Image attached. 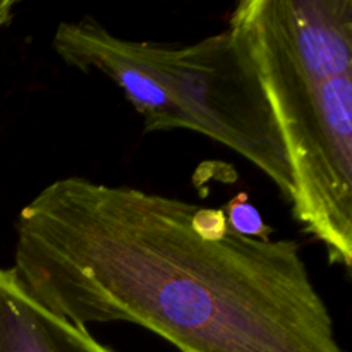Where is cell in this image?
Masks as SVG:
<instances>
[{
	"label": "cell",
	"mask_w": 352,
	"mask_h": 352,
	"mask_svg": "<svg viewBox=\"0 0 352 352\" xmlns=\"http://www.w3.org/2000/svg\"><path fill=\"white\" fill-rule=\"evenodd\" d=\"M195 203L85 177L50 182L16 220L14 272L88 329L133 323L179 352H344L292 239L192 229Z\"/></svg>",
	"instance_id": "6da1fadb"
},
{
	"label": "cell",
	"mask_w": 352,
	"mask_h": 352,
	"mask_svg": "<svg viewBox=\"0 0 352 352\" xmlns=\"http://www.w3.org/2000/svg\"><path fill=\"white\" fill-rule=\"evenodd\" d=\"M229 30L250 57L292 174V215L352 265V2L243 0Z\"/></svg>",
	"instance_id": "7a4b0ae2"
},
{
	"label": "cell",
	"mask_w": 352,
	"mask_h": 352,
	"mask_svg": "<svg viewBox=\"0 0 352 352\" xmlns=\"http://www.w3.org/2000/svg\"><path fill=\"white\" fill-rule=\"evenodd\" d=\"M52 48L81 72H100L141 116L146 133L192 131L260 168L291 203L294 184L256 71L227 28L177 47L116 36L91 17L58 24Z\"/></svg>",
	"instance_id": "3957f363"
},
{
	"label": "cell",
	"mask_w": 352,
	"mask_h": 352,
	"mask_svg": "<svg viewBox=\"0 0 352 352\" xmlns=\"http://www.w3.org/2000/svg\"><path fill=\"white\" fill-rule=\"evenodd\" d=\"M0 352H116L38 301L14 268H0Z\"/></svg>",
	"instance_id": "277c9868"
},
{
	"label": "cell",
	"mask_w": 352,
	"mask_h": 352,
	"mask_svg": "<svg viewBox=\"0 0 352 352\" xmlns=\"http://www.w3.org/2000/svg\"><path fill=\"white\" fill-rule=\"evenodd\" d=\"M230 229L237 234L254 239H268L272 229L263 222L260 212L248 201L246 192H241L236 198L230 199L223 208Z\"/></svg>",
	"instance_id": "5b68a950"
},
{
	"label": "cell",
	"mask_w": 352,
	"mask_h": 352,
	"mask_svg": "<svg viewBox=\"0 0 352 352\" xmlns=\"http://www.w3.org/2000/svg\"><path fill=\"white\" fill-rule=\"evenodd\" d=\"M14 7H16L14 0H0V30L10 23L14 16Z\"/></svg>",
	"instance_id": "8992f818"
}]
</instances>
